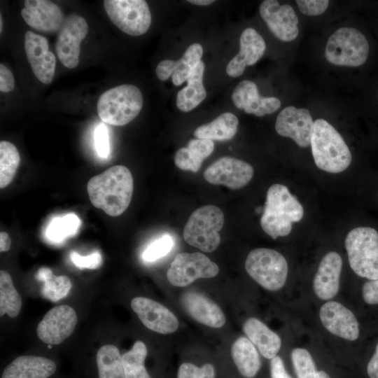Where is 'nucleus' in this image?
<instances>
[{
	"label": "nucleus",
	"instance_id": "f257e3e1",
	"mask_svg": "<svg viewBox=\"0 0 378 378\" xmlns=\"http://www.w3.org/2000/svg\"><path fill=\"white\" fill-rule=\"evenodd\" d=\"M133 189L132 175L124 165L107 169L92 177L87 185L92 205L110 216H118L127 209Z\"/></svg>",
	"mask_w": 378,
	"mask_h": 378
},
{
	"label": "nucleus",
	"instance_id": "f03ea898",
	"mask_svg": "<svg viewBox=\"0 0 378 378\" xmlns=\"http://www.w3.org/2000/svg\"><path fill=\"white\" fill-rule=\"evenodd\" d=\"M303 214L302 204L288 188L275 183L267 190L260 225L267 234L275 239L289 234L292 223L300 221Z\"/></svg>",
	"mask_w": 378,
	"mask_h": 378
},
{
	"label": "nucleus",
	"instance_id": "7ed1b4c3",
	"mask_svg": "<svg viewBox=\"0 0 378 378\" xmlns=\"http://www.w3.org/2000/svg\"><path fill=\"white\" fill-rule=\"evenodd\" d=\"M311 147L318 168L329 173H340L351 162V154L340 134L324 119L314 122Z\"/></svg>",
	"mask_w": 378,
	"mask_h": 378
},
{
	"label": "nucleus",
	"instance_id": "20e7f679",
	"mask_svg": "<svg viewBox=\"0 0 378 378\" xmlns=\"http://www.w3.org/2000/svg\"><path fill=\"white\" fill-rule=\"evenodd\" d=\"M143 103V95L138 87L121 85L102 94L97 102V113L104 122L122 126L138 115Z\"/></svg>",
	"mask_w": 378,
	"mask_h": 378
},
{
	"label": "nucleus",
	"instance_id": "39448f33",
	"mask_svg": "<svg viewBox=\"0 0 378 378\" xmlns=\"http://www.w3.org/2000/svg\"><path fill=\"white\" fill-rule=\"evenodd\" d=\"M352 270L369 280L378 279V232L370 227L351 230L344 241Z\"/></svg>",
	"mask_w": 378,
	"mask_h": 378
},
{
	"label": "nucleus",
	"instance_id": "423d86ee",
	"mask_svg": "<svg viewBox=\"0 0 378 378\" xmlns=\"http://www.w3.org/2000/svg\"><path fill=\"white\" fill-rule=\"evenodd\" d=\"M224 223L222 210L215 205H204L195 210L183 228L185 241L200 250L210 253L220 243L218 232Z\"/></svg>",
	"mask_w": 378,
	"mask_h": 378
},
{
	"label": "nucleus",
	"instance_id": "0eeeda50",
	"mask_svg": "<svg viewBox=\"0 0 378 378\" xmlns=\"http://www.w3.org/2000/svg\"><path fill=\"white\" fill-rule=\"evenodd\" d=\"M369 44L365 36L353 27H341L328 39L325 57L335 65L356 67L368 57Z\"/></svg>",
	"mask_w": 378,
	"mask_h": 378
},
{
	"label": "nucleus",
	"instance_id": "6e6552de",
	"mask_svg": "<svg viewBox=\"0 0 378 378\" xmlns=\"http://www.w3.org/2000/svg\"><path fill=\"white\" fill-rule=\"evenodd\" d=\"M249 276L264 288L275 291L281 289L288 276V263L279 252L267 248L252 250L245 261Z\"/></svg>",
	"mask_w": 378,
	"mask_h": 378
},
{
	"label": "nucleus",
	"instance_id": "1a4fd4ad",
	"mask_svg": "<svg viewBox=\"0 0 378 378\" xmlns=\"http://www.w3.org/2000/svg\"><path fill=\"white\" fill-rule=\"evenodd\" d=\"M104 9L111 22L134 36L145 34L151 24L148 5L144 0H105Z\"/></svg>",
	"mask_w": 378,
	"mask_h": 378
},
{
	"label": "nucleus",
	"instance_id": "9d476101",
	"mask_svg": "<svg viewBox=\"0 0 378 378\" xmlns=\"http://www.w3.org/2000/svg\"><path fill=\"white\" fill-rule=\"evenodd\" d=\"M218 272V266L204 254L181 253L172 262L167 278L172 285L184 287L196 279L214 277Z\"/></svg>",
	"mask_w": 378,
	"mask_h": 378
},
{
	"label": "nucleus",
	"instance_id": "9b49d317",
	"mask_svg": "<svg viewBox=\"0 0 378 378\" xmlns=\"http://www.w3.org/2000/svg\"><path fill=\"white\" fill-rule=\"evenodd\" d=\"M77 323L75 309L68 304H59L46 313L36 327V335L42 342L57 345L72 335Z\"/></svg>",
	"mask_w": 378,
	"mask_h": 378
},
{
	"label": "nucleus",
	"instance_id": "f8f14e48",
	"mask_svg": "<svg viewBox=\"0 0 378 378\" xmlns=\"http://www.w3.org/2000/svg\"><path fill=\"white\" fill-rule=\"evenodd\" d=\"M254 170L248 162L230 156L218 158L204 172V179L213 185H223L237 190L251 180Z\"/></svg>",
	"mask_w": 378,
	"mask_h": 378
},
{
	"label": "nucleus",
	"instance_id": "ddd939ff",
	"mask_svg": "<svg viewBox=\"0 0 378 378\" xmlns=\"http://www.w3.org/2000/svg\"><path fill=\"white\" fill-rule=\"evenodd\" d=\"M88 32L85 20L78 14L66 17L56 41V52L66 67L74 69L79 63L80 45Z\"/></svg>",
	"mask_w": 378,
	"mask_h": 378
},
{
	"label": "nucleus",
	"instance_id": "4468645a",
	"mask_svg": "<svg viewBox=\"0 0 378 378\" xmlns=\"http://www.w3.org/2000/svg\"><path fill=\"white\" fill-rule=\"evenodd\" d=\"M259 10L269 29L277 38L289 42L297 38L298 18L292 6L280 5L276 0H265Z\"/></svg>",
	"mask_w": 378,
	"mask_h": 378
},
{
	"label": "nucleus",
	"instance_id": "2eb2a0df",
	"mask_svg": "<svg viewBox=\"0 0 378 378\" xmlns=\"http://www.w3.org/2000/svg\"><path fill=\"white\" fill-rule=\"evenodd\" d=\"M314 122L307 109L289 106L277 115L275 130L279 135L289 137L299 146L306 148L311 145Z\"/></svg>",
	"mask_w": 378,
	"mask_h": 378
},
{
	"label": "nucleus",
	"instance_id": "dca6fc26",
	"mask_svg": "<svg viewBox=\"0 0 378 378\" xmlns=\"http://www.w3.org/2000/svg\"><path fill=\"white\" fill-rule=\"evenodd\" d=\"M130 305L143 325L153 332L169 334L178 328L176 316L166 307L152 299L135 297L131 300Z\"/></svg>",
	"mask_w": 378,
	"mask_h": 378
},
{
	"label": "nucleus",
	"instance_id": "f3484780",
	"mask_svg": "<svg viewBox=\"0 0 378 378\" xmlns=\"http://www.w3.org/2000/svg\"><path fill=\"white\" fill-rule=\"evenodd\" d=\"M24 50L36 77L43 83H50L54 77L56 59L49 50L48 40L28 31L24 35Z\"/></svg>",
	"mask_w": 378,
	"mask_h": 378
},
{
	"label": "nucleus",
	"instance_id": "a211bd4d",
	"mask_svg": "<svg viewBox=\"0 0 378 378\" xmlns=\"http://www.w3.org/2000/svg\"><path fill=\"white\" fill-rule=\"evenodd\" d=\"M323 326L334 335L350 341L359 336V325L354 313L338 302L324 303L319 312Z\"/></svg>",
	"mask_w": 378,
	"mask_h": 378
},
{
	"label": "nucleus",
	"instance_id": "6ab92c4d",
	"mask_svg": "<svg viewBox=\"0 0 378 378\" xmlns=\"http://www.w3.org/2000/svg\"><path fill=\"white\" fill-rule=\"evenodd\" d=\"M21 15L30 27L49 33L59 31L65 20L59 6L48 0L25 1Z\"/></svg>",
	"mask_w": 378,
	"mask_h": 378
},
{
	"label": "nucleus",
	"instance_id": "aec40b11",
	"mask_svg": "<svg viewBox=\"0 0 378 378\" xmlns=\"http://www.w3.org/2000/svg\"><path fill=\"white\" fill-rule=\"evenodd\" d=\"M232 100L237 108L259 117L272 113L281 106L278 98L260 96L256 84L248 80H244L237 85Z\"/></svg>",
	"mask_w": 378,
	"mask_h": 378
},
{
	"label": "nucleus",
	"instance_id": "412c9836",
	"mask_svg": "<svg viewBox=\"0 0 378 378\" xmlns=\"http://www.w3.org/2000/svg\"><path fill=\"white\" fill-rule=\"evenodd\" d=\"M239 46V52L229 62L226 67V73L233 78L240 76L246 66L255 64L262 57L266 49L262 36L251 27L242 31Z\"/></svg>",
	"mask_w": 378,
	"mask_h": 378
},
{
	"label": "nucleus",
	"instance_id": "4be33fe9",
	"mask_svg": "<svg viewBox=\"0 0 378 378\" xmlns=\"http://www.w3.org/2000/svg\"><path fill=\"white\" fill-rule=\"evenodd\" d=\"M342 267V260L337 252H328L323 257L313 281L314 291L318 298L328 300L337 294Z\"/></svg>",
	"mask_w": 378,
	"mask_h": 378
},
{
	"label": "nucleus",
	"instance_id": "5701e85b",
	"mask_svg": "<svg viewBox=\"0 0 378 378\" xmlns=\"http://www.w3.org/2000/svg\"><path fill=\"white\" fill-rule=\"evenodd\" d=\"M181 302L188 314L203 325L218 328L225 323V316L219 306L202 293L186 292L181 296Z\"/></svg>",
	"mask_w": 378,
	"mask_h": 378
},
{
	"label": "nucleus",
	"instance_id": "b1692460",
	"mask_svg": "<svg viewBox=\"0 0 378 378\" xmlns=\"http://www.w3.org/2000/svg\"><path fill=\"white\" fill-rule=\"evenodd\" d=\"M56 370V363L48 358L22 355L6 365L1 378H49Z\"/></svg>",
	"mask_w": 378,
	"mask_h": 378
},
{
	"label": "nucleus",
	"instance_id": "393cba45",
	"mask_svg": "<svg viewBox=\"0 0 378 378\" xmlns=\"http://www.w3.org/2000/svg\"><path fill=\"white\" fill-rule=\"evenodd\" d=\"M243 330L265 358L272 359L276 356L281 346V338L265 323L256 318H249L245 321Z\"/></svg>",
	"mask_w": 378,
	"mask_h": 378
},
{
	"label": "nucleus",
	"instance_id": "a878e982",
	"mask_svg": "<svg viewBox=\"0 0 378 378\" xmlns=\"http://www.w3.org/2000/svg\"><path fill=\"white\" fill-rule=\"evenodd\" d=\"M214 150L213 141L205 139H192L187 147L179 148L174 155V163L180 169L197 172L203 160Z\"/></svg>",
	"mask_w": 378,
	"mask_h": 378
},
{
	"label": "nucleus",
	"instance_id": "bb28decb",
	"mask_svg": "<svg viewBox=\"0 0 378 378\" xmlns=\"http://www.w3.org/2000/svg\"><path fill=\"white\" fill-rule=\"evenodd\" d=\"M204 64L201 61L187 79L188 85L178 91L176 106L183 112H188L197 107L206 97L203 85Z\"/></svg>",
	"mask_w": 378,
	"mask_h": 378
},
{
	"label": "nucleus",
	"instance_id": "cd10ccee",
	"mask_svg": "<svg viewBox=\"0 0 378 378\" xmlns=\"http://www.w3.org/2000/svg\"><path fill=\"white\" fill-rule=\"evenodd\" d=\"M232 360L242 376L253 378L260 368L259 354L250 340L246 337H239L231 348Z\"/></svg>",
	"mask_w": 378,
	"mask_h": 378
},
{
	"label": "nucleus",
	"instance_id": "c85d7f7f",
	"mask_svg": "<svg viewBox=\"0 0 378 378\" xmlns=\"http://www.w3.org/2000/svg\"><path fill=\"white\" fill-rule=\"evenodd\" d=\"M238 125L237 116L232 113L226 112L210 122L199 126L193 134L197 139L227 141L234 136Z\"/></svg>",
	"mask_w": 378,
	"mask_h": 378
},
{
	"label": "nucleus",
	"instance_id": "c756f323",
	"mask_svg": "<svg viewBox=\"0 0 378 378\" xmlns=\"http://www.w3.org/2000/svg\"><path fill=\"white\" fill-rule=\"evenodd\" d=\"M96 365L99 378H125L122 355L115 344L106 343L98 349Z\"/></svg>",
	"mask_w": 378,
	"mask_h": 378
},
{
	"label": "nucleus",
	"instance_id": "7c9ffc66",
	"mask_svg": "<svg viewBox=\"0 0 378 378\" xmlns=\"http://www.w3.org/2000/svg\"><path fill=\"white\" fill-rule=\"evenodd\" d=\"M36 277L43 281L41 288L43 297L53 302L66 297L72 287L69 277L66 275H55L48 267L38 269Z\"/></svg>",
	"mask_w": 378,
	"mask_h": 378
},
{
	"label": "nucleus",
	"instance_id": "2f4dec72",
	"mask_svg": "<svg viewBox=\"0 0 378 378\" xmlns=\"http://www.w3.org/2000/svg\"><path fill=\"white\" fill-rule=\"evenodd\" d=\"M22 300L15 288L10 274L1 270L0 271V316L7 315L16 318L20 313Z\"/></svg>",
	"mask_w": 378,
	"mask_h": 378
},
{
	"label": "nucleus",
	"instance_id": "473e14b6",
	"mask_svg": "<svg viewBox=\"0 0 378 378\" xmlns=\"http://www.w3.org/2000/svg\"><path fill=\"white\" fill-rule=\"evenodd\" d=\"M147 354L146 344L137 340L130 350L122 355L125 378H151L145 367Z\"/></svg>",
	"mask_w": 378,
	"mask_h": 378
},
{
	"label": "nucleus",
	"instance_id": "72a5a7b5",
	"mask_svg": "<svg viewBox=\"0 0 378 378\" xmlns=\"http://www.w3.org/2000/svg\"><path fill=\"white\" fill-rule=\"evenodd\" d=\"M80 225V218L74 213L57 216L49 222L46 236L52 242H62L76 234Z\"/></svg>",
	"mask_w": 378,
	"mask_h": 378
},
{
	"label": "nucleus",
	"instance_id": "f704fd0d",
	"mask_svg": "<svg viewBox=\"0 0 378 378\" xmlns=\"http://www.w3.org/2000/svg\"><path fill=\"white\" fill-rule=\"evenodd\" d=\"M202 55L203 48L200 43H195L188 47L183 56L176 61L175 69L172 76L174 85L179 86L187 80L190 74L202 61Z\"/></svg>",
	"mask_w": 378,
	"mask_h": 378
},
{
	"label": "nucleus",
	"instance_id": "c9c22d12",
	"mask_svg": "<svg viewBox=\"0 0 378 378\" xmlns=\"http://www.w3.org/2000/svg\"><path fill=\"white\" fill-rule=\"evenodd\" d=\"M20 162V153L14 144L0 142V188H4L13 180Z\"/></svg>",
	"mask_w": 378,
	"mask_h": 378
},
{
	"label": "nucleus",
	"instance_id": "e433bc0d",
	"mask_svg": "<svg viewBox=\"0 0 378 378\" xmlns=\"http://www.w3.org/2000/svg\"><path fill=\"white\" fill-rule=\"evenodd\" d=\"M291 359L298 378H330L326 372L316 371L310 353L304 349H294Z\"/></svg>",
	"mask_w": 378,
	"mask_h": 378
},
{
	"label": "nucleus",
	"instance_id": "4c0bfd02",
	"mask_svg": "<svg viewBox=\"0 0 378 378\" xmlns=\"http://www.w3.org/2000/svg\"><path fill=\"white\" fill-rule=\"evenodd\" d=\"M174 246V240L171 236L164 234L153 241L147 246L142 254L146 262H154L165 256Z\"/></svg>",
	"mask_w": 378,
	"mask_h": 378
},
{
	"label": "nucleus",
	"instance_id": "58836bf2",
	"mask_svg": "<svg viewBox=\"0 0 378 378\" xmlns=\"http://www.w3.org/2000/svg\"><path fill=\"white\" fill-rule=\"evenodd\" d=\"M177 378H215V370L210 363L197 367L190 363H184L178 370Z\"/></svg>",
	"mask_w": 378,
	"mask_h": 378
},
{
	"label": "nucleus",
	"instance_id": "ea45409f",
	"mask_svg": "<svg viewBox=\"0 0 378 378\" xmlns=\"http://www.w3.org/2000/svg\"><path fill=\"white\" fill-rule=\"evenodd\" d=\"M94 144L97 155L102 158H107L110 155V142L108 128L104 122H100L94 132Z\"/></svg>",
	"mask_w": 378,
	"mask_h": 378
},
{
	"label": "nucleus",
	"instance_id": "a19ab883",
	"mask_svg": "<svg viewBox=\"0 0 378 378\" xmlns=\"http://www.w3.org/2000/svg\"><path fill=\"white\" fill-rule=\"evenodd\" d=\"M70 259L79 269L96 270L102 265L103 262L102 255L97 251L88 255H81L76 251H72Z\"/></svg>",
	"mask_w": 378,
	"mask_h": 378
},
{
	"label": "nucleus",
	"instance_id": "79ce46f5",
	"mask_svg": "<svg viewBox=\"0 0 378 378\" xmlns=\"http://www.w3.org/2000/svg\"><path fill=\"white\" fill-rule=\"evenodd\" d=\"M299 10L309 16H316L323 13L329 5L328 0H297Z\"/></svg>",
	"mask_w": 378,
	"mask_h": 378
},
{
	"label": "nucleus",
	"instance_id": "37998d69",
	"mask_svg": "<svg viewBox=\"0 0 378 378\" xmlns=\"http://www.w3.org/2000/svg\"><path fill=\"white\" fill-rule=\"evenodd\" d=\"M363 298L368 304H378V279L369 280L362 288Z\"/></svg>",
	"mask_w": 378,
	"mask_h": 378
},
{
	"label": "nucleus",
	"instance_id": "c03bdc74",
	"mask_svg": "<svg viewBox=\"0 0 378 378\" xmlns=\"http://www.w3.org/2000/svg\"><path fill=\"white\" fill-rule=\"evenodd\" d=\"M15 80L12 72L3 64H0V91L8 92L14 88Z\"/></svg>",
	"mask_w": 378,
	"mask_h": 378
},
{
	"label": "nucleus",
	"instance_id": "a18cd8bd",
	"mask_svg": "<svg viewBox=\"0 0 378 378\" xmlns=\"http://www.w3.org/2000/svg\"><path fill=\"white\" fill-rule=\"evenodd\" d=\"M176 61L172 59H164L161 61L157 66L155 72L158 78L162 80H167L175 69Z\"/></svg>",
	"mask_w": 378,
	"mask_h": 378
},
{
	"label": "nucleus",
	"instance_id": "49530a36",
	"mask_svg": "<svg viewBox=\"0 0 378 378\" xmlns=\"http://www.w3.org/2000/svg\"><path fill=\"white\" fill-rule=\"evenodd\" d=\"M270 372L272 378H291L286 372L282 359L276 356L271 360Z\"/></svg>",
	"mask_w": 378,
	"mask_h": 378
},
{
	"label": "nucleus",
	"instance_id": "de8ad7c7",
	"mask_svg": "<svg viewBox=\"0 0 378 378\" xmlns=\"http://www.w3.org/2000/svg\"><path fill=\"white\" fill-rule=\"evenodd\" d=\"M367 372L370 378H378V343L374 354L368 362Z\"/></svg>",
	"mask_w": 378,
	"mask_h": 378
},
{
	"label": "nucleus",
	"instance_id": "09e8293b",
	"mask_svg": "<svg viewBox=\"0 0 378 378\" xmlns=\"http://www.w3.org/2000/svg\"><path fill=\"white\" fill-rule=\"evenodd\" d=\"M11 246V239L9 234L6 232H0V251H8Z\"/></svg>",
	"mask_w": 378,
	"mask_h": 378
},
{
	"label": "nucleus",
	"instance_id": "8fccbe9b",
	"mask_svg": "<svg viewBox=\"0 0 378 378\" xmlns=\"http://www.w3.org/2000/svg\"><path fill=\"white\" fill-rule=\"evenodd\" d=\"M188 2L199 6H208L214 2L212 0H188Z\"/></svg>",
	"mask_w": 378,
	"mask_h": 378
},
{
	"label": "nucleus",
	"instance_id": "3c124183",
	"mask_svg": "<svg viewBox=\"0 0 378 378\" xmlns=\"http://www.w3.org/2000/svg\"><path fill=\"white\" fill-rule=\"evenodd\" d=\"M2 27H3V19L1 14L0 15V33L2 32Z\"/></svg>",
	"mask_w": 378,
	"mask_h": 378
}]
</instances>
